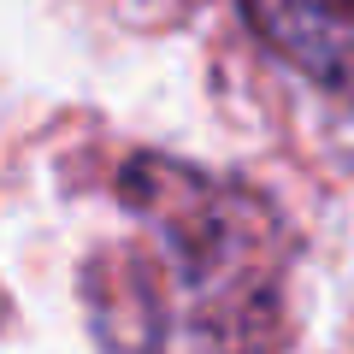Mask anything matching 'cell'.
Segmentation results:
<instances>
[{"instance_id": "6da1fadb", "label": "cell", "mask_w": 354, "mask_h": 354, "mask_svg": "<svg viewBox=\"0 0 354 354\" xmlns=\"http://www.w3.org/2000/svg\"><path fill=\"white\" fill-rule=\"evenodd\" d=\"M283 230L242 183L171 160L118 177V230L88 266V313L118 354H266Z\"/></svg>"}, {"instance_id": "7a4b0ae2", "label": "cell", "mask_w": 354, "mask_h": 354, "mask_svg": "<svg viewBox=\"0 0 354 354\" xmlns=\"http://www.w3.org/2000/svg\"><path fill=\"white\" fill-rule=\"evenodd\" d=\"M242 6L248 24L283 59L354 106V0H242Z\"/></svg>"}]
</instances>
